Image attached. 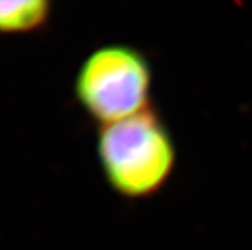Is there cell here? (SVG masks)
<instances>
[{
	"instance_id": "cell-1",
	"label": "cell",
	"mask_w": 252,
	"mask_h": 250,
	"mask_svg": "<svg viewBox=\"0 0 252 250\" xmlns=\"http://www.w3.org/2000/svg\"><path fill=\"white\" fill-rule=\"evenodd\" d=\"M97 159L115 193L147 199L165 187L177 161L169 129L153 106L115 123L100 125Z\"/></svg>"
},
{
	"instance_id": "cell-2",
	"label": "cell",
	"mask_w": 252,
	"mask_h": 250,
	"mask_svg": "<svg viewBox=\"0 0 252 250\" xmlns=\"http://www.w3.org/2000/svg\"><path fill=\"white\" fill-rule=\"evenodd\" d=\"M153 70L137 49L108 44L83 60L74 80L77 102L100 125L115 123L150 108Z\"/></svg>"
},
{
	"instance_id": "cell-3",
	"label": "cell",
	"mask_w": 252,
	"mask_h": 250,
	"mask_svg": "<svg viewBox=\"0 0 252 250\" xmlns=\"http://www.w3.org/2000/svg\"><path fill=\"white\" fill-rule=\"evenodd\" d=\"M51 14V3L45 0L0 1V32L26 33L42 28Z\"/></svg>"
}]
</instances>
